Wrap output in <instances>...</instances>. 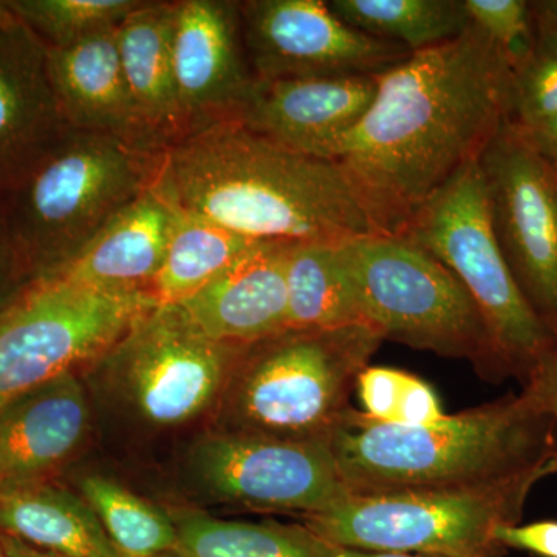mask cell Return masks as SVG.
<instances>
[{
  "mask_svg": "<svg viewBox=\"0 0 557 557\" xmlns=\"http://www.w3.org/2000/svg\"><path fill=\"white\" fill-rule=\"evenodd\" d=\"M375 78V100L329 160L373 228L401 234L511 120L512 62L469 24L458 38L410 53Z\"/></svg>",
  "mask_w": 557,
  "mask_h": 557,
  "instance_id": "obj_1",
  "label": "cell"
},
{
  "mask_svg": "<svg viewBox=\"0 0 557 557\" xmlns=\"http://www.w3.org/2000/svg\"><path fill=\"white\" fill-rule=\"evenodd\" d=\"M159 186L180 208L249 239L338 244L379 233L338 164L277 145L240 121L168 148Z\"/></svg>",
  "mask_w": 557,
  "mask_h": 557,
  "instance_id": "obj_2",
  "label": "cell"
},
{
  "mask_svg": "<svg viewBox=\"0 0 557 557\" xmlns=\"http://www.w3.org/2000/svg\"><path fill=\"white\" fill-rule=\"evenodd\" d=\"M327 443L350 494L463 490L557 463V420L522 392L428 426L351 409Z\"/></svg>",
  "mask_w": 557,
  "mask_h": 557,
  "instance_id": "obj_3",
  "label": "cell"
},
{
  "mask_svg": "<svg viewBox=\"0 0 557 557\" xmlns=\"http://www.w3.org/2000/svg\"><path fill=\"white\" fill-rule=\"evenodd\" d=\"M166 150L72 129L0 194V215L32 282L64 269L160 182Z\"/></svg>",
  "mask_w": 557,
  "mask_h": 557,
  "instance_id": "obj_4",
  "label": "cell"
},
{
  "mask_svg": "<svg viewBox=\"0 0 557 557\" xmlns=\"http://www.w3.org/2000/svg\"><path fill=\"white\" fill-rule=\"evenodd\" d=\"M339 248L362 325L504 380L474 300L442 260L403 234H366Z\"/></svg>",
  "mask_w": 557,
  "mask_h": 557,
  "instance_id": "obj_5",
  "label": "cell"
},
{
  "mask_svg": "<svg viewBox=\"0 0 557 557\" xmlns=\"http://www.w3.org/2000/svg\"><path fill=\"white\" fill-rule=\"evenodd\" d=\"M383 338L368 325L285 330L251 344L231 398L234 432L324 440L350 412V395Z\"/></svg>",
  "mask_w": 557,
  "mask_h": 557,
  "instance_id": "obj_6",
  "label": "cell"
},
{
  "mask_svg": "<svg viewBox=\"0 0 557 557\" xmlns=\"http://www.w3.org/2000/svg\"><path fill=\"white\" fill-rule=\"evenodd\" d=\"M557 463L518 478L463 490L350 494L335 507L302 516L304 527L339 547L443 557H504L494 537L522 519L531 491Z\"/></svg>",
  "mask_w": 557,
  "mask_h": 557,
  "instance_id": "obj_7",
  "label": "cell"
},
{
  "mask_svg": "<svg viewBox=\"0 0 557 557\" xmlns=\"http://www.w3.org/2000/svg\"><path fill=\"white\" fill-rule=\"evenodd\" d=\"M401 234L453 271L478 307L504 380L525 383L556 338L523 298L505 260L479 160L457 172Z\"/></svg>",
  "mask_w": 557,
  "mask_h": 557,
  "instance_id": "obj_8",
  "label": "cell"
},
{
  "mask_svg": "<svg viewBox=\"0 0 557 557\" xmlns=\"http://www.w3.org/2000/svg\"><path fill=\"white\" fill-rule=\"evenodd\" d=\"M159 300L58 276L30 282L0 311V401L110 354Z\"/></svg>",
  "mask_w": 557,
  "mask_h": 557,
  "instance_id": "obj_9",
  "label": "cell"
},
{
  "mask_svg": "<svg viewBox=\"0 0 557 557\" xmlns=\"http://www.w3.org/2000/svg\"><path fill=\"white\" fill-rule=\"evenodd\" d=\"M491 222L523 298L557 341V171L511 121L479 159Z\"/></svg>",
  "mask_w": 557,
  "mask_h": 557,
  "instance_id": "obj_10",
  "label": "cell"
},
{
  "mask_svg": "<svg viewBox=\"0 0 557 557\" xmlns=\"http://www.w3.org/2000/svg\"><path fill=\"white\" fill-rule=\"evenodd\" d=\"M248 346L209 338L178 304H159L116 344V368L141 416L186 423L214 401Z\"/></svg>",
  "mask_w": 557,
  "mask_h": 557,
  "instance_id": "obj_11",
  "label": "cell"
},
{
  "mask_svg": "<svg viewBox=\"0 0 557 557\" xmlns=\"http://www.w3.org/2000/svg\"><path fill=\"white\" fill-rule=\"evenodd\" d=\"M211 496L256 511L314 515L350 496L324 440H282L225 432L193 456Z\"/></svg>",
  "mask_w": 557,
  "mask_h": 557,
  "instance_id": "obj_12",
  "label": "cell"
},
{
  "mask_svg": "<svg viewBox=\"0 0 557 557\" xmlns=\"http://www.w3.org/2000/svg\"><path fill=\"white\" fill-rule=\"evenodd\" d=\"M242 33L258 83L379 75L410 51L350 27L322 0L240 2Z\"/></svg>",
  "mask_w": 557,
  "mask_h": 557,
  "instance_id": "obj_13",
  "label": "cell"
},
{
  "mask_svg": "<svg viewBox=\"0 0 557 557\" xmlns=\"http://www.w3.org/2000/svg\"><path fill=\"white\" fill-rule=\"evenodd\" d=\"M172 64L185 137L240 121L258 83L245 50L240 2H174Z\"/></svg>",
  "mask_w": 557,
  "mask_h": 557,
  "instance_id": "obj_14",
  "label": "cell"
},
{
  "mask_svg": "<svg viewBox=\"0 0 557 557\" xmlns=\"http://www.w3.org/2000/svg\"><path fill=\"white\" fill-rule=\"evenodd\" d=\"M70 131L51 86L46 44L17 17L0 22V194Z\"/></svg>",
  "mask_w": 557,
  "mask_h": 557,
  "instance_id": "obj_15",
  "label": "cell"
},
{
  "mask_svg": "<svg viewBox=\"0 0 557 557\" xmlns=\"http://www.w3.org/2000/svg\"><path fill=\"white\" fill-rule=\"evenodd\" d=\"M375 75L256 83L240 123L285 148L329 160L375 100Z\"/></svg>",
  "mask_w": 557,
  "mask_h": 557,
  "instance_id": "obj_16",
  "label": "cell"
},
{
  "mask_svg": "<svg viewBox=\"0 0 557 557\" xmlns=\"http://www.w3.org/2000/svg\"><path fill=\"white\" fill-rule=\"evenodd\" d=\"M293 244L260 242L178 306L205 335L219 343L251 346L285 332Z\"/></svg>",
  "mask_w": 557,
  "mask_h": 557,
  "instance_id": "obj_17",
  "label": "cell"
},
{
  "mask_svg": "<svg viewBox=\"0 0 557 557\" xmlns=\"http://www.w3.org/2000/svg\"><path fill=\"white\" fill-rule=\"evenodd\" d=\"M89 428L73 372L0 401V487L39 482L72 456Z\"/></svg>",
  "mask_w": 557,
  "mask_h": 557,
  "instance_id": "obj_18",
  "label": "cell"
},
{
  "mask_svg": "<svg viewBox=\"0 0 557 557\" xmlns=\"http://www.w3.org/2000/svg\"><path fill=\"white\" fill-rule=\"evenodd\" d=\"M51 86L72 129L160 149L139 123L121 67L119 28L47 49Z\"/></svg>",
  "mask_w": 557,
  "mask_h": 557,
  "instance_id": "obj_19",
  "label": "cell"
},
{
  "mask_svg": "<svg viewBox=\"0 0 557 557\" xmlns=\"http://www.w3.org/2000/svg\"><path fill=\"white\" fill-rule=\"evenodd\" d=\"M172 214L174 205L157 183L51 276L109 292L150 293L166 255Z\"/></svg>",
  "mask_w": 557,
  "mask_h": 557,
  "instance_id": "obj_20",
  "label": "cell"
},
{
  "mask_svg": "<svg viewBox=\"0 0 557 557\" xmlns=\"http://www.w3.org/2000/svg\"><path fill=\"white\" fill-rule=\"evenodd\" d=\"M174 2H146L119 27L121 67L139 123L150 139L166 150L185 137L174 64Z\"/></svg>",
  "mask_w": 557,
  "mask_h": 557,
  "instance_id": "obj_21",
  "label": "cell"
},
{
  "mask_svg": "<svg viewBox=\"0 0 557 557\" xmlns=\"http://www.w3.org/2000/svg\"><path fill=\"white\" fill-rule=\"evenodd\" d=\"M0 533L64 557H123L86 500L39 482L0 487Z\"/></svg>",
  "mask_w": 557,
  "mask_h": 557,
  "instance_id": "obj_22",
  "label": "cell"
},
{
  "mask_svg": "<svg viewBox=\"0 0 557 557\" xmlns=\"http://www.w3.org/2000/svg\"><path fill=\"white\" fill-rule=\"evenodd\" d=\"M172 205L174 214L166 255L150 287L159 304L182 302L249 249L265 242L249 239L203 215L180 208L174 201Z\"/></svg>",
  "mask_w": 557,
  "mask_h": 557,
  "instance_id": "obj_23",
  "label": "cell"
},
{
  "mask_svg": "<svg viewBox=\"0 0 557 557\" xmlns=\"http://www.w3.org/2000/svg\"><path fill=\"white\" fill-rule=\"evenodd\" d=\"M171 515L177 527L172 557H329L325 542L304 525L218 519L193 509Z\"/></svg>",
  "mask_w": 557,
  "mask_h": 557,
  "instance_id": "obj_24",
  "label": "cell"
},
{
  "mask_svg": "<svg viewBox=\"0 0 557 557\" xmlns=\"http://www.w3.org/2000/svg\"><path fill=\"white\" fill-rule=\"evenodd\" d=\"M339 245L341 242H295L289 248V330H330L361 324Z\"/></svg>",
  "mask_w": 557,
  "mask_h": 557,
  "instance_id": "obj_25",
  "label": "cell"
},
{
  "mask_svg": "<svg viewBox=\"0 0 557 557\" xmlns=\"http://www.w3.org/2000/svg\"><path fill=\"white\" fill-rule=\"evenodd\" d=\"M327 5L350 27L410 53L442 46L469 27L463 0H330Z\"/></svg>",
  "mask_w": 557,
  "mask_h": 557,
  "instance_id": "obj_26",
  "label": "cell"
},
{
  "mask_svg": "<svg viewBox=\"0 0 557 557\" xmlns=\"http://www.w3.org/2000/svg\"><path fill=\"white\" fill-rule=\"evenodd\" d=\"M79 490L123 557H172L177 527L171 511L153 507L101 475L79 480Z\"/></svg>",
  "mask_w": 557,
  "mask_h": 557,
  "instance_id": "obj_27",
  "label": "cell"
},
{
  "mask_svg": "<svg viewBox=\"0 0 557 557\" xmlns=\"http://www.w3.org/2000/svg\"><path fill=\"white\" fill-rule=\"evenodd\" d=\"M14 16L47 49H64L100 33L115 30L141 0H5Z\"/></svg>",
  "mask_w": 557,
  "mask_h": 557,
  "instance_id": "obj_28",
  "label": "cell"
},
{
  "mask_svg": "<svg viewBox=\"0 0 557 557\" xmlns=\"http://www.w3.org/2000/svg\"><path fill=\"white\" fill-rule=\"evenodd\" d=\"M533 5L530 47L512 67L511 120L519 126L557 113V11L548 0Z\"/></svg>",
  "mask_w": 557,
  "mask_h": 557,
  "instance_id": "obj_29",
  "label": "cell"
},
{
  "mask_svg": "<svg viewBox=\"0 0 557 557\" xmlns=\"http://www.w3.org/2000/svg\"><path fill=\"white\" fill-rule=\"evenodd\" d=\"M469 24L508 54L515 67L533 36V5L525 0H463Z\"/></svg>",
  "mask_w": 557,
  "mask_h": 557,
  "instance_id": "obj_30",
  "label": "cell"
},
{
  "mask_svg": "<svg viewBox=\"0 0 557 557\" xmlns=\"http://www.w3.org/2000/svg\"><path fill=\"white\" fill-rule=\"evenodd\" d=\"M410 375L405 370L368 366L359 373L355 386L362 413L379 423L395 424Z\"/></svg>",
  "mask_w": 557,
  "mask_h": 557,
  "instance_id": "obj_31",
  "label": "cell"
},
{
  "mask_svg": "<svg viewBox=\"0 0 557 557\" xmlns=\"http://www.w3.org/2000/svg\"><path fill=\"white\" fill-rule=\"evenodd\" d=\"M494 537L505 549H520L537 557H557V520L500 527Z\"/></svg>",
  "mask_w": 557,
  "mask_h": 557,
  "instance_id": "obj_32",
  "label": "cell"
},
{
  "mask_svg": "<svg viewBox=\"0 0 557 557\" xmlns=\"http://www.w3.org/2000/svg\"><path fill=\"white\" fill-rule=\"evenodd\" d=\"M522 386L523 392L557 420V341L555 347L531 370Z\"/></svg>",
  "mask_w": 557,
  "mask_h": 557,
  "instance_id": "obj_33",
  "label": "cell"
},
{
  "mask_svg": "<svg viewBox=\"0 0 557 557\" xmlns=\"http://www.w3.org/2000/svg\"><path fill=\"white\" fill-rule=\"evenodd\" d=\"M516 126L522 132L531 148L536 150L539 157L557 171V113L527 126H519V124Z\"/></svg>",
  "mask_w": 557,
  "mask_h": 557,
  "instance_id": "obj_34",
  "label": "cell"
},
{
  "mask_svg": "<svg viewBox=\"0 0 557 557\" xmlns=\"http://www.w3.org/2000/svg\"><path fill=\"white\" fill-rule=\"evenodd\" d=\"M325 545H327L329 557H443L420 555V553L372 552V549L339 547V545L329 544V542H325Z\"/></svg>",
  "mask_w": 557,
  "mask_h": 557,
  "instance_id": "obj_35",
  "label": "cell"
},
{
  "mask_svg": "<svg viewBox=\"0 0 557 557\" xmlns=\"http://www.w3.org/2000/svg\"><path fill=\"white\" fill-rule=\"evenodd\" d=\"M0 271H10L13 274H24L21 269L20 259L14 251L13 244L5 228L2 215H0Z\"/></svg>",
  "mask_w": 557,
  "mask_h": 557,
  "instance_id": "obj_36",
  "label": "cell"
},
{
  "mask_svg": "<svg viewBox=\"0 0 557 557\" xmlns=\"http://www.w3.org/2000/svg\"><path fill=\"white\" fill-rule=\"evenodd\" d=\"M0 544H2L5 557H64L32 547V545L25 544L20 539L11 537L9 534L0 533Z\"/></svg>",
  "mask_w": 557,
  "mask_h": 557,
  "instance_id": "obj_37",
  "label": "cell"
},
{
  "mask_svg": "<svg viewBox=\"0 0 557 557\" xmlns=\"http://www.w3.org/2000/svg\"><path fill=\"white\" fill-rule=\"evenodd\" d=\"M13 11L9 9V5H7L5 0H0V22H7L14 20Z\"/></svg>",
  "mask_w": 557,
  "mask_h": 557,
  "instance_id": "obj_38",
  "label": "cell"
},
{
  "mask_svg": "<svg viewBox=\"0 0 557 557\" xmlns=\"http://www.w3.org/2000/svg\"><path fill=\"white\" fill-rule=\"evenodd\" d=\"M548 3L553 10L557 11V0H548Z\"/></svg>",
  "mask_w": 557,
  "mask_h": 557,
  "instance_id": "obj_39",
  "label": "cell"
},
{
  "mask_svg": "<svg viewBox=\"0 0 557 557\" xmlns=\"http://www.w3.org/2000/svg\"><path fill=\"white\" fill-rule=\"evenodd\" d=\"M0 557H5V553H3L2 544H0Z\"/></svg>",
  "mask_w": 557,
  "mask_h": 557,
  "instance_id": "obj_40",
  "label": "cell"
}]
</instances>
